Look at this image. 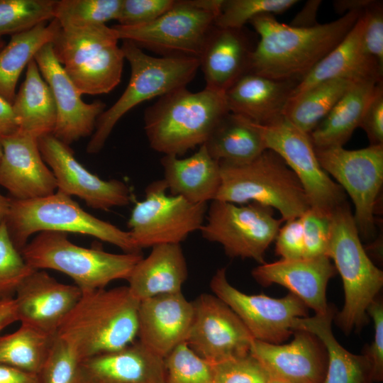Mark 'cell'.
Listing matches in <instances>:
<instances>
[{"label":"cell","instance_id":"cell-10","mask_svg":"<svg viewBox=\"0 0 383 383\" xmlns=\"http://www.w3.org/2000/svg\"><path fill=\"white\" fill-rule=\"evenodd\" d=\"M223 0H180L153 21L115 25L119 39L165 57L200 58Z\"/></svg>","mask_w":383,"mask_h":383},{"label":"cell","instance_id":"cell-30","mask_svg":"<svg viewBox=\"0 0 383 383\" xmlns=\"http://www.w3.org/2000/svg\"><path fill=\"white\" fill-rule=\"evenodd\" d=\"M334 311L316 313L312 317L296 318L292 329L304 331L316 335L327 353L328 365L323 383H374L372 365L365 355H357L345 350L332 331Z\"/></svg>","mask_w":383,"mask_h":383},{"label":"cell","instance_id":"cell-29","mask_svg":"<svg viewBox=\"0 0 383 383\" xmlns=\"http://www.w3.org/2000/svg\"><path fill=\"white\" fill-rule=\"evenodd\" d=\"M160 163L167 190L194 204L215 199L221 184L218 162L209 154L204 145L192 155L179 158L164 155Z\"/></svg>","mask_w":383,"mask_h":383},{"label":"cell","instance_id":"cell-22","mask_svg":"<svg viewBox=\"0 0 383 383\" xmlns=\"http://www.w3.org/2000/svg\"><path fill=\"white\" fill-rule=\"evenodd\" d=\"M193 316L192 301H188L182 292L143 300L138 311V342L165 359L186 342Z\"/></svg>","mask_w":383,"mask_h":383},{"label":"cell","instance_id":"cell-19","mask_svg":"<svg viewBox=\"0 0 383 383\" xmlns=\"http://www.w3.org/2000/svg\"><path fill=\"white\" fill-rule=\"evenodd\" d=\"M287 344L255 340L250 354L262 365L271 379L286 383H323L328 356L325 347L313 334L294 331Z\"/></svg>","mask_w":383,"mask_h":383},{"label":"cell","instance_id":"cell-38","mask_svg":"<svg viewBox=\"0 0 383 383\" xmlns=\"http://www.w3.org/2000/svg\"><path fill=\"white\" fill-rule=\"evenodd\" d=\"M123 0L56 1L55 19L60 26L101 25L117 20Z\"/></svg>","mask_w":383,"mask_h":383},{"label":"cell","instance_id":"cell-32","mask_svg":"<svg viewBox=\"0 0 383 383\" xmlns=\"http://www.w3.org/2000/svg\"><path fill=\"white\" fill-rule=\"evenodd\" d=\"M379 82L382 81L356 82L344 94L309 134L314 148L343 147L354 131L360 127L365 111Z\"/></svg>","mask_w":383,"mask_h":383},{"label":"cell","instance_id":"cell-36","mask_svg":"<svg viewBox=\"0 0 383 383\" xmlns=\"http://www.w3.org/2000/svg\"><path fill=\"white\" fill-rule=\"evenodd\" d=\"M55 335L21 324L16 331L0 335V364L38 374Z\"/></svg>","mask_w":383,"mask_h":383},{"label":"cell","instance_id":"cell-31","mask_svg":"<svg viewBox=\"0 0 383 383\" xmlns=\"http://www.w3.org/2000/svg\"><path fill=\"white\" fill-rule=\"evenodd\" d=\"M12 107L19 131L37 139L52 135L57 121L56 105L34 59L27 66L26 78Z\"/></svg>","mask_w":383,"mask_h":383},{"label":"cell","instance_id":"cell-49","mask_svg":"<svg viewBox=\"0 0 383 383\" xmlns=\"http://www.w3.org/2000/svg\"><path fill=\"white\" fill-rule=\"evenodd\" d=\"M370 145H383V81L379 82L360 124Z\"/></svg>","mask_w":383,"mask_h":383},{"label":"cell","instance_id":"cell-8","mask_svg":"<svg viewBox=\"0 0 383 383\" xmlns=\"http://www.w3.org/2000/svg\"><path fill=\"white\" fill-rule=\"evenodd\" d=\"M10 199L5 223L13 243L20 252L33 234L59 231L92 236L119 248L123 252H141L128 231L92 216L71 196L58 190L37 199Z\"/></svg>","mask_w":383,"mask_h":383},{"label":"cell","instance_id":"cell-34","mask_svg":"<svg viewBox=\"0 0 383 383\" xmlns=\"http://www.w3.org/2000/svg\"><path fill=\"white\" fill-rule=\"evenodd\" d=\"M60 28L59 22L54 18L11 35L9 43L0 51V96L13 104L22 71L42 47L53 42Z\"/></svg>","mask_w":383,"mask_h":383},{"label":"cell","instance_id":"cell-20","mask_svg":"<svg viewBox=\"0 0 383 383\" xmlns=\"http://www.w3.org/2000/svg\"><path fill=\"white\" fill-rule=\"evenodd\" d=\"M3 155L0 160V186L11 198L28 200L54 194L55 176L43 160L38 139L17 132L1 137Z\"/></svg>","mask_w":383,"mask_h":383},{"label":"cell","instance_id":"cell-42","mask_svg":"<svg viewBox=\"0 0 383 383\" xmlns=\"http://www.w3.org/2000/svg\"><path fill=\"white\" fill-rule=\"evenodd\" d=\"M80 362L73 349L55 335L38 374L39 383H76Z\"/></svg>","mask_w":383,"mask_h":383},{"label":"cell","instance_id":"cell-27","mask_svg":"<svg viewBox=\"0 0 383 383\" xmlns=\"http://www.w3.org/2000/svg\"><path fill=\"white\" fill-rule=\"evenodd\" d=\"M363 12L345 37L298 83L290 99L334 78L383 81V69L366 53L362 45Z\"/></svg>","mask_w":383,"mask_h":383},{"label":"cell","instance_id":"cell-44","mask_svg":"<svg viewBox=\"0 0 383 383\" xmlns=\"http://www.w3.org/2000/svg\"><path fill=\"white\" fill-rule=\"evenodd\" d=\"M301 219L304 233V257L327 256L331 238V216L309 209Z\"/></svg>","mask_w":383,"mask_h":383},{"label":"cell","instance_id":"cell-21","mask_svg":"<svg viewBox=\"0 0 383 383\" xmlns=\"http://www.w3.org/2000/svg\"><path fill=\"white\" fill-rule=\"evenodd\" d=\"M82 295L76 285L57 281L42 270H35L15 292L18 321L51 335Z\"/></svg>","mask_w":383,"mask_h":383},{"label":"cell","instance_id":"cell-47","mask_svg":"<svg viewBox=\"0 0 383 383\" xmlns=\"http://www.w3.org/2000/svg\"><path fill=\"white\" fill-rule=\"evenodd\" d=\"M275 238V252L282 259L304 257V233L301 216L284 221Z\"/></svg>","mask_w":383,"mask_h":383},{"label":"cell","instance_id":"cell-43","mask_svg":"<svg viewBox=\"0 0 383 383\" xmlns=\"http://www.w3.org/2000/svg\"><path fill=\"white\" fill-rule=\"evenodd\" d=\"M212 367V383H267L271 379L250 353L226 360Z\"/></svg>","mask_w":383,"mask_h":383},{"label":"cell","instance_id":"cell-56","mask_svg":"<svg viewBox=\"0 0 383 383\" xmlns=\"http://www.w3.org/2000/svg\"><path fill=\"white\" fill-rule=\"evenodd\" d=\"M6 45L5 40L0 37V51L3 49V48Z\"/></svg>","mask_w":383,"mask_h":383},{"label":"cell","instance_id":"cell-12","mask_svg":"<svg viewBox=\"0 0 383 383\" xmlns=\"http://www.w3.org/2000/svg\"><path fill=\"white\" fill-rule=\"evenodd\" d=\"M163 179L150 183L145 199L135 203L127 226L135 246L141 251L162 244H180L204 223L206 203L194 204L167 194Z\"/></svg>","mask_w":383,"mask_h":383},{"label":"cell","instance_id":"cell-13","mask_svg":"<svg viewBox=\"0 0 383 383\" xmlns=\"http://www.w3.org/2000/svg\"><path fill=\"white\" fill-rule=\"evenodd\" d=\"M252 123L260 134L265 148L277 153L296 174L310 209L331 216L347 203L344 190L319 164L309 134L299 130L285 116L267 125Z\"/></svg>","mask_w":383,"mask_h":383},{"label":"cell","instance_id":"cell-9","mask_svg":"<svg viewBox=\"0 0 383 383\" xmlns=\"http://www.w3.org/2000/svg\"><path fill=\"white\" fill-rule=\"evenodd\" d=\"M131 65L128 86L116 102L98 118L87 144L88 153H97L118 121L139 104L186 87L194 77L200 62L196 58L156 57L147 55L130 40L121 46Z\"/></svg>","mask_w":383,"mask_h":383},{"label":"cell","instance_id":"cell-6","mask_svg":"<svg viewBox=\"0 0 383 383\" xmlns=\"http://www.w3.org/2000/svg\"><path fill=\"white\" fill-rule=\"evenodd\" d=\"M327 256L342 278L345 303L335 317L339 327L350 333L368 321L367 309L383 285V272L367 255L353 213L347 203L331 215V238Z\"/></svg>","mask_w":383,"mask_h":383},{"label":"cell","instance_id":"cell-48","mask_svg":"<svg viewBox=\"0 0 383 383\" xmlns=\"http://www.w3.org/2000/svg\"><path fill=\"white\" fill-rule=\"evenodd\" d=\"M367 314L374 323V339L365 353L370 361L374 382L383 379V304L382 299L376 297L369 305Z\"/></svg>","mask_w":383,"mask_h":383},{"label":"cell","instance_id":"cell-57","mask_svg":"<svg viewBox=\"0 0 383 383\" xmlns=\"http://www.w3.org/2000/svg\"><path fill=\"white\" fill-rule=\"evenodd\" d=\"M267 383H286V382H281V381H279V380L270 379Z\"/></svg>","mask_w":383,"mask_h":383},{"label":"cell","instance_id":"cell-45","mask_svg":"<svg viewBox=\"0 0 383 383\" xmlns=\"http://www.w3.org/2000/svg\"><path fill=\"white\" fill-rule=\"evenodd\" d=\"M362 42L366 53L383 69V4L374 2L363 12Z\"/></svg>","mask_w":383,"mask_h":383},{"label":"cell","instance_id":"cell-17","mask_svg":"<svg viewBox=\"0 0 383 383\" xmlns=\"http://www.w3.org/2000/svg\"><path fill=\"white\" fill-rule=\"evenodd\" d=\"M43 160L52 172L58 191L84 200L92 209L109 210L131 201L128 187L117 179L104 180L88 171L74 157L69 145L53 135L38 139Z\"/></svg>","mask_w":383,"mask_h":383},{"label":"cell","instance_id":"cell-4","mask_svg":"<svg viewBox=\"0 0 383 383\" xmlns=\"http://www.w3.org/2000/svg\"><path fill=\"white\" fill-rule=\"evenodd\" d=\"M219 165L221 184L214 200L256 202L279 211L284 221L300 217L310 209L299 179L271 150L245 164Z\"/></svg>","mask_w":383,"mask_h":383},{"label":"cell","instance_id":"cell-46","mask_svg":"<svg viewBox=\"0 0 383 383\" xmlns=\"http://www.w3.org/2000/svg\"><path fill=\"white\" fill-rule=\"evenodd\" d=\"M174 3V0H123L117 21L121 26L146 24L159 18Z\"/></svg>","mask_w":383,"mask_h":383},{"label":"cell","instance_id":"cell-37","mask_svg":"<svg viewBox=\"0 0 383 383\" xmlns=\"http://www.w3.org/2000/svg\"><path fill=\"white\" fill-rule=\"evenodd\" d=\"M55 0H0V37L13 35L51 21Z\"/></svg>","mask_w":383,"mask_h":383},{"label":"cell","instance_id":"cell-52","mask_svg":"<svg viewBox=\"0 0 383 383\" xmlns=\"http://www.w3.org/2000/svg\"><path fill=\"white\" fill-rule=\"evenodd\" d=\"M0 383H39L38 374L0 364Z\"/></svg>","mask_w":383,"mask_h":383},{"label":"cell","instance_id":"cell-40","mask_svg":"<svg viewBox=\"0 0 383 383\" xmlns=\"http://www.w3.org/2000/svg\"><path fill=\"white\" fill-rule=\"evenodd\" d=\"M166 383H212V367L186 343L176 347L165 358Z\"/></svg>","mask_w":383,"mask_h":383},{"label":"cell","instance_id":"cell-2","mask_svg":"<svg viewBox=\"0 0 383 383\" xmlns=\"http://www.w3.org/2000/svg\"><path fill=\"white\" fill-rule=\"evenodd\" d=\"M139 304L128 286L82 293L56 335L73 349L81 361L121 350L137 337Z\"/></svg>","mask_w":383,"mask_h":383},{"label":"cell","instance_id":"cell-15","mask_svg":"<svg viewBox=\"0 0 383 383\" xmlns=\"http://www.w3.org/2000/svg\"><path fill=\"white\" fill-rule=\"evenodd\" d=\"M210 288L235 312L253 338L262 342L282 343L293 334V321L308 314L306 304L291 292L276 299L240 292L228 282L226 268L216 272Z\"/></svg>","mask_w":383,"mask_h":383},{"label":"cell","instance_id":"cell-53","mask_svg":"<svg viewBox=\"0 0 383 383\" xmlns=\"http://www.w3.org/2000/svg\"><path fill=\"white\" fill-rule=\"evenodd\" d=\"M18 321L13 296H0V333L7 326Z\"/></svg>","mask_w":383,"mask_h":383},{"label":"cell","instance_id":"cell-25","mask_svg":"<svg viewBox=\"0 0 383 383\" xmlns=\"http://www.w3.org/2000/svg\"><path fill=\"white\" fill-rule=\"evenodd\" d=\"M244 28L214 26L199 58L206 89L224 93L243 75L250 72L256 47Z\"/></svg>","mask_w":383,"mask_h":383},{"label":"cell","instance_id":"cell-1","mask_svg":"<svg viewBox=\"0 0 383 383\" xmlns=\"http://www.w3.org/2000/svg\"><path fill=\"white\" fill-rule=\"evenodd\" d=\"M363 11H351L332 22L296 28L272 14L250 21L260 40L252 54L250 72L277 80L299 82L349 33Z\"/></svg>","mask_w":383,"mask_h":383},{"label":"cell","instance_id":"cell-18","mask_svg":"<svg viewBox=\"0 0 383 383\" xmlns=\"http://www.w3.org/2000/svg\"><path fill=\"white\" fill-rule=\"evenodd\" d=\"M34 60L52 92L56 105L57 121L52 135L69 146L92 135L106 104L100 101L86 103L82 99L81 93L57 60L52 43L42 47Z\"/></svg>","mask_w":383,"mask_h":383},{"label":"cell","instance_id":"cell-23","mask_svg":"<svg viewBox=\"0 0 383 383\" xmlns=\"http://www.w3.org/2000/svg\"><path fill=\"white\" fill-rule=\"evenodd\" d=\"M336 272L331 259L324 255L264 262L254 268L251 274L264 287L277 284L286 287L308 308L322 314L331 309L326 301V287Z\"/></svg>","mask_w":383,"mask_h":383},{"label":"cell","instance_id":"cell-24","mask_svg":"<svg viewBox=\"0 0 383 383\" xmlns=\"http://www.w3.org/2000/svg\"><path fill=\"white\" fill-rule=\"evenodd\" d=\"M165 359L138 341L82 360L76 383H166Z\"/></svg>","mask_w":383,"mask_h":383},{"label":"cell","instance_id":"cell-26","mask_svg":"<svg viewBox=\"0 0 383 383\" xmlns=\"http://www.w3.org/2000/svg\"><path fill=\"white\" fill-rule=\"evenodd\" d=\"M298 83L248 72L224 94L228 111L257 124L273 123L284 116Z\"/></svg>","mask_w":383,"mask_h":383},{"label":"cell","instance_id":"cell-14","mask_svg":"<svg viewBox=\"0 0 383 383\" xmlns=\"http://www.w3.org/2000/svg\"><path fill=\"white\" fill-rule=\"evenodd\" d=\"M315 151L321 167L350 197L360 235L372 238L376 204L383 183V145L358 150L315 148Z\"/></svg>","mask_w":383,"mask_h":383},{"label":"cell","instance_id":"cell-41","mask_svg":"<svg viewBox=\"0 0 383 383\" xmlns=\"http://www.w3.org/2000/svg\"><path fill=\"white\" fill-rule=\"evenodd\" d=\"M34 270L15 247L4 221L0 225V296H12Z\"/></svg>","mask_w":383,"mask_h":383},{"label":"cell","instance_id":"cell-39","mask_svg":"<svg viewBox=\"0 0 383 383\" xmlns=\"http://www.w3.org/2000/svg\"><path fill=\"white\" fill-rule=\"evenodd\" d=\"M297 2L296 0H223L215 26L243 28L245 23L258 16L282 13Z\"/></svg>","mask_w":383,"mask_h":383},{"label":"cell","instance_id":"cell-33","mask_svg":"<svg viewBox=\"0 0 383 383\" xmlns=\"http://www.w3.org/2000/svg\"><path fill=\"white\" fill-rule=\"evenodd\" d=\"M203 145L212 158L228 165L249 162L267 150L252 122L230 112L221 118Z\"/></svg>","mask_w":383,"mask_h":383},{"label":"cell","instance_id":"cell-58","mask_svg":"<svg viewBox=\"0 0 383 383\" xmlns=\"http://www.w3.org/2000/svg\"><path fill=\"white\" fill-rule=\"evenodd\" d=\"M2 155H3V150H2V145H1V136H0V160L1 159Z\"/></svg>","mask_w":383,"mask_h":383},{"label":"cell","instance_id":"cell-55","mask_svg":"<svg viewBox=\"0 0 383 383\" xmlns=\"http://www.w3.org/2000/svg\"><path fill=\"white\" fill-rule=\"evenodd\" d=\"M10 197L0 194V225L6 219L10 208Z\"/></svg>","mask_w":383,"mask_h":383},{"label":"cell","instance_id":"cell-16","mask_svg":"<svg viewBox=\"0 0 383 383\" xmlns=\"http://www.w3.org/2000/svg\"><path fill=\"white\" fill-rule=\"evenodd\" d=\"M192 304L186 343L195 353L211 365L250 354L254 338L226 303L213 294L203 293Z\"/></svg>","mask_w":383,"mask_h":383},{"label":"cell","instance_id":"cell-28","mask_svg":"<svg viewBox=\"0 0 383 383\" xmlns=\"http://www.w3.org/2000/svg\"><path fill=\"white\" fill-rule=\"evenodd\" d=\"M188 277L186 259L180 244H162L135 266L128 289L139 301L164 294L178 293Z\"/></svg>","mask_w":383,"mask_h":383},{"label":"cell","instance_id":"cell-35","mask_svg":"<svg viewBox=\"0 0 383 383\" xmlns=\"http://www.w3.org/2000/svg\"><path fill=\"white\" fill-rule=\"evenodd\" d=\"M356 82L334 78L318 83L290 99L284 116L299 130L310 134Z\"/></svg>","mask_w":383,"mask_h":383},{"label":"cell","instance_id":"cell-3","mask_svg":"<svg viewBox=\"0 0 383 383\" xmlns=\"http://www.w3.org/2000/svg\"><path fill=\"white\" fill-rule=\"evenodd\" d=\"M228 112L224 93L180 87L145 109L144 129L151 148L179 157L204 144Z\"/></svg>","mask_w":383,"mask_h":383},{"label":"cell","instance_id":"cell-50","mask_svg":"<svg viewBox=\"0 0 383 383\" xmlns=\"http://www.w3.org/2000/svg\"><path fill=\"white\" fill-rule=\"evenodd\" d=\"M321 2L320 0L308 1L289 25L296 28H311L318 25L316 17Z\"/></svg>","mask_w":383,"mask_h":383},{"label":"cell","instance_id":"cell-7","mask_svg":"<svg viewBox=\"0 0 383 383\" xmlns=\"http://www.w3.org/2000/svg\"><path fill=\"white\" fill-rule=\"evenodd\" d=\"M113 27L101 25L60 26L53 52L81 94L112 91L120 82L125 60Z\"/></svg>","mask_w":383,"mask_h":383},{"label":"cell","instance_id":"cell-54","mask_svg":"<svg viewBox=\"0 0 383 383\" xmlns=\"http://www.w3.org/2000/svg\"><path fill=\"white\" fill-rule=\"evenodd\" d=\"M375 0H336L333 4L334 9L340 14L345 15L351 11H364L371 6Z\"/></svg>","mask_w":383,"mask_h":383},{"label":"cell","instance_id":"cell-51","mask_svg":"<svg viewBox=\"0 0 383 383\" xmlns=\"http://www.w3.org/2000/svg\"><path fill=\"white\" fill-rule=\"evenodd\" d=\"M19 130L12 104L0 96V136L13 134Z\"/></svg>","mask_w":383,"mask_h":383},{"label":"cell","instance_id":"cell-5","mask_svg":"<svg viewBox=\"0 0 383 383\" xmlns=\"http://www.w3.org/2000/svg\"><path fill=\"white\" fill-rule=\"evenodd\" d=\"M21 252L33 269L62 272L82 293L104 289L116 279L127 280L143 257L141 252L116 254L99 247H81L59 231L38 233Z\"/></svg>","mask_w":383,"mask_h":383},{"label":"cell","instance_id":"cell-11","mask_svg":"<svg viewBox=\"0 0 383 383\" xmlns=\"http://www.w3.org/2000/svg\"><path fill=\"white\" fill-rule=\"evenodd\" d=\"M273 213V209L256 202L244 205L213 200L199 231L206 240L221 245L228 256L262 264L284 222Z\"/></svg>","mask_w":383,"mask_h":383}]
</instances>
